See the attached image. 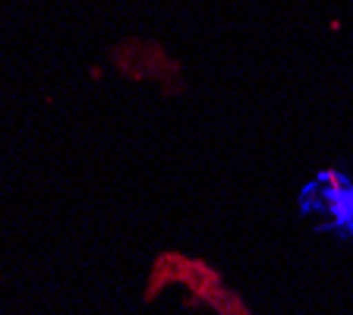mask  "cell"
<instances>
[{
  "label": "cell",
  "instance_id": "cell-1",
  "mask_svg": "<svg viewBox=\"0 0 353 315\" xmlns=\"http://www.w3.org/2000/svg\"><path fill=\"white\" fill-rule=\"evenodd\" d=\"M303 212L322 218V227L353 240V174L325 170L303 190Z\"/></svg>",
  "mask_w": 353,
  "mask_h": 315
}]
</instances>
